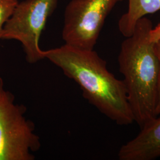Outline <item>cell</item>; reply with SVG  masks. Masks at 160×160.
<instances>
[{
    "instance_id": "277c9868",
    "label": "cell",
    "mask_w": 160,
    "mask_h": 160,
    "mask_svg": "<svg viewBox=\"0 0 160 160\" xmlns=\"http://www.w3.org/2000/svg\"><path fill=\"white\" fill-rule=\"evenodd\" d=\"M58 0H24L18 3L2 30L1 40L18 41L29 63L45 59L39 46L42 32L55 10Z\"/></svg>"
},
{
    "instance_id": "3957f363",
    "label": "cell",
    "mask_w": 160,
    "mask_h": 160,
    "mask_svg": "<svg viewBox=\"0 0 160 160\" xmlns=\"http://www.w3.org/2000/svg\"><path fill=\"white\" fill-rule=\"evenodd\" d=\"M26 112V106L16 103L0 77V160L35 159L33 153L40 149V138Z\"/></svg>"
},
{
    "instance_id": "6da1fadb",
    "label": "cell",
    "mask_w": 160,
    "mask_h": 160,
    "mask_svg": "<svg viewBox=\"0 0 160 160\" xmlns=\"http://www.w3.org/2000/svg\"><path fill=\"white\" fill-rule=\"evenodd\" d=\"M43 53L45 59L78 84L83 97L102 113L119 125L135 122L123 80H118L109 71L106 62L94 49L64 44Z\"/></svg>"
},
{
    "instance_id": "7a4b0ae2",
    "label": "cell",
    "mask_w": 160,
    "mask_h": 160,
    "mask_svg": "<svg viewBox=\"0 0 160 160\" xmlns=\"http://www.w3.org/2000/svg\"><path fill=\"white\" fill-rule=\"evenodd\" d=\"M152 29L149 19L140 18L133 34L122 43L118 57L128 101L141 128L158 116L160 64L155 43L149 38Z\"/></svg>"
},
{
    "instance_id": "52a82bcc",
    "label": "cell",
    "mask_w": 160,
    "mask_h": 160,
    "mask_svg": "<svg viewBox=\"0 0 160 160\" xmlns=\"http://www.w3.org/2000/svg\"><path fill=\"white\" fill-rule=\"evenodd\" d=\"M159 10L160 0H129L128 10L118 23L120 33L126 38L131 36L140 18Z\"/></svg>"
},
{
    "instance_id": "8992f818",
    "label": "cell",
    "mask_w": 160,
    "mask_h": 160,
    "mask_svg": "<svg viewBox=\"0 0 160 160\" xmlns=\"http://www.w3.org/2000/svg\"><path fill=\"white\" fill-rule=\"evenodd\" d=\"M160 157V116L149 121L135 138L119 151L120 160H153Z\"/></svg>"
},
{
    "instance_id": "30bf717a",
    "label": "cell",
    "mask_w": 160,
    "mask_h": 160,
    "mask_svg": "<svg viewBox=\"0 0 160 160\" xmlns=\"http://www.w3.org/2000/svg\"><path fill=\"white\" fill-rule=\"evenodd\" d=\"M155 49L157 55L159 58L160 64V49L157 48L155 46ZM157 114L158 116H160V78H159V84H158V104H157Z\"/></svg>"
},
{
    "instance_id": "9c48e42d",
    "label": "cell",
    "mask_w": 160,
    "mask_h": 160,
    "mask_svg": "<svg viewBox=\"0 0 160 160\" xmlns=\"http://www.w3.org/2000/svg\"><path fill=\"white\" fill-rule=\"evenodd\" d=\"M150 40L154 43H157L160 40V24L156 26V28L151 30L149 32Z\"/></svg>"
},
{
    "instance_id": "5b68a950",
    "label": "cell",
    "mask_w": 160,
    "mask_h": 160,
    "mask_svg": "<svg viewBox=\"0 0 160 160\" xmlns=\"http://www.w3.org/2000/svg\"><path fill=\"white\" fill-rule=\"evenodd\" d=\"M120 1H71L64 12L62 36L65 44L93 50L106 18Z\"/></svg>"
},
{
    "instance_id": "ba28073f",
    "label": "cell",
    "mask_w": 160,
    "mask_h": 160,
    "mask_svg": "<svg viewBox=\"0 0 160 160\" xmlns=\"http://www.w3.org/2000/svg\"><path fill=\"white\" fill-rule=\"evenodd\" d=\"M18 2L19 0H0V40L3 28Z\"/></svg>"
}]
</instances>
